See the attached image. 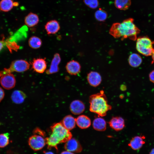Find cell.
I'll list each match as a JSON object with an SVG mask.
<instances>
[{
  "label": "cell",
  "instance_id": "obj_1",
  "mask_svg": "<svg viewBox=\"0 0 154 154\" xmlns=\"http://www.w3.org/2000/svg\"><path fill=\"white\" fill-rule=\"evenodd\" d=\"M140 30L134 23V20L129 18L123 20L121 23H114L112 25L109 31L110 34L116 38L121 39L128 38L135 40Z\"/></svg>",
  "mask_w": 154,
  "mask_h": 154
},
{
  "label": "cell",
  "instance_id": "obj_2",
  "mask_svg": "<svg viewBox=\"0 0 154 154\" xmlns=\"http://www.w3.org/2000/svg\"><path fill=\"white\" fill-rule=\"evenodd\" d=\"M50 128L51 134L49 137L46 138V144L49 149L55 148L57 149L58 144L65 143L72 137L71 133L61 123L54 124Z\"/></svg>",
  "mask_w": 154,
  "mask_h": 154
},
{
  "label": "cell",
  "instance_id": "obj_3",
  "mask_svg": "<svg viewBox=\"0 0 154 154\" xmlns=\"http://www.w3.org/2000/svg\"><path fill=\"white\" fill-rule=\"evenodd\" d=\"M90 110L101 116H106L111 110L112 106L108 104L107 98L103 90L91 95L89 98Z\"/></svg>",
  "mask_w": 154,
  "mask_h": 154
},
{
  "label": "cell",
  "instance_id": "obj_4",
  "mask_svg": "<svg viewBox=\"0 0 154 154\" xmlns=\"http://www.w3.org/2000/svg\"><path fill=\"white\" fill-rule=\"evenodd\" d=\"M154 42L149 37L143 36L137 39L136 47L137 51L145 56L151 55L154 49Z\"/></svg>",
  "mask_w": 154,
  "mask_h": 154
},
{
  "label": "cell",
  "instance_id": "obj_5",
  "mask_svg": "<svg viewBox=\"0 0 154 154\" xmlns=\"http://www.w3.org/2000/svg\"><path fill=\"white\" fill-rule=\"evenodd\" d=\"M30 64L27 61L23 60H16L12 62L10 67L0 71V77L3 75L13 72H22L29 69Z\"/></svg>",
  "mask_w": 154,
  "mask_h": 154
},
{
  "label": "cell",
  "instance_id": "obj_6",
  "mask_svg": "<svg viewBox=\"0 0 154 154\" xmlns=\"http://www.w3.org/2000/svg\"><path fill=\"white\" fill-rule=\"evenodd\" d=\"M36 132L37 134L30 137L29 139V144L30 147L34 151H38L42 149L46 144V138L44 137V134L41 131L38 130Z\"/></svg>",
  "mask_w": 154,
  "mask_h": 154
},
{
  "label": "cell",
  "instance_id": "obj_7",
  "mask_svg": "<svg viewBox=\"0 0 154 154\" xmlns=\"http://www.w3.org/2000/svg\"><path fill=\"white\" fill-rule=\"evenodd\" d=\"M0 82L4 88L10 90L15 87L16 79L13 74L11 73H7L0 77Z\"/></svg>",
  "mask_w": 154,
  "mask_h": 154
},
{
  "label": "cell",
  "instance_id": "obj_8",
  "mask_svg": "<svg viewBox=\"0 0 154 154\" xmlns=\"http://www.w3.org/2000/svg\"><path fill=\"white\" fill-rule=\"evenodd\" d=\"M65 143L64 148L66 151L73 153H79L82 150L81 144L75 138L72 137Z\"/></svg>",
  "mask_w": 154,
  "mask_h": 154
},
{
  "label": "cell",
  "instance_id": "obj_9",
  "mask_svg": "<svg viewBox=\"0 0 154 154\" xmlns=\"http://www.w3.org/2000/svg\"><path fill=\"white\" fill-rule=\"evenodd\" d=\"M32 67L34 70L39 73H42L47 67V63L45 59L34 58L32 62Z\"/></svg>",
  "mask_w": 154,
  "mask_h": 154
},
{
  "label": "cell",
  "instance_id": "obj_10",
  "mask_svg": "<svg viewBox=\"0 0 154 154\" xmlns=\"http://www.w3.org/2000/svg\"><path fill=\"white\" fill-rule=\"evenodd\" d=\"M81 67L77 61L72 60L68 62L66 66L67 72L71 75H76L80 72Z\"/></svg>",
  "mask_w": 154,
  "mask_h": 154
},
{
  "label": "cell",
  "instance_id": "obj_11",
  "mask_svg": "<svg viewBox=\"0 0 154 154\" xmlns=\"http://www.w3.org/2000/svg\"><path fill=\"white\" fill-rule=\"evenodd\" d=\"M60 61L61 58L60 54L58 53L55 54L52 59L49 68L46 71V74H50L58 72L59 70L58 65Z\"/></svg>",
  "mask_w": 154,
  "mask_h": 154
},
{
  "label": "cell",
  "instance_id": "obj_12",
  "mask_svg": "<svg viewBox=\"0 0 154 154\" xmlns=\"http://www.w3.org/2000/svg\"><path fill=\"white\" fill-rule=\"evenodd\" d=\"M70 108L71 112L76 115L80 114L83 113L85 109V106L81 101L76 100L70 104Z\"/></svg>",
  "mask_w": 154,
  "mask_h": 154
},
{
  "label": "cell",
  "instance_id": "obj_13",
  "mask_svg": "<svg viewBox=\"0 0 154 154\" xmlns=\"http://www.w3.org/2000/svg\"><path fill=\"white\" fill-rule=\"evenodd\" d=\"M109 124L112 128L116 131L122 130L125 126L124 120L120 117H113L109 121Z\"/></svg>",
  "mask_w": 154,
  "mask_h": 154
},
{
  "label": "cell",
  "instance_id": "obj_14",
  "mask_svg": "<svg viewBox=\"0 0 154 154\" xmlns=\"http://www.w3.org/2000/svg\"><path fill=\"white\" fill-rule=\"evenodd\" d=\"M87 79L89 84L93 87L99 86L102 81V77L100 74L95 71H91L87 75Z\"/></svg>",
  "mask_w": 154,
  "mask_h": 154
},
{
  "label": "cell",
  "instance_id": "obj_15",
  "mask_svg": "<svg viewBox=\"0 0 154 154\" xmlns=\"http://www.w3.org/2000/svg\"><path fill=\"white\" fill-rule=\"evenodd\" d=\"M45 29L48 35L54 34L60 30V25L56 20H52L48 21L44 26Z\"/></svg>",
  "mask_w": 154,
  "mask_h": 154
},
{
  "label": "cell",
  "instance_id": "obj_16",
  "mask_svg": "<svg viewBox=\"0 0 154 154\" xmlns=\"http://www.w3.org/2000/svg\"><path fill=\"white\" fill-rule=\"evenodd\" d=\"M145 138L144 135L135 136L131 139L128 145L134 150H138L145 143L144 140Z\"/></svg>",
  "mask_w": 154,
  "mask_h": 154
},
{
  "label": "cell",
  "instance_id": "obj_17",
  "mask_svg": "<svg viewBox=\"0 0 154 154\" xmlns=\"http://www.w3.org/2000/svg\"><path fill=\"white\" fill-rule=\"evenodd\" d=\"M76 123L82 129H86L91 125V121L90 118L85 115H81L76 118Z\"/></svg>",
  "mask_w": 154,
  "mask_h": 154
},
{
  "label": "cell",
  "instance_id": "obj_18",
  "mask_svg": "<svg viewBox=\"0 0 154 154\" xmlns=\"http://www.w3.org/2000/svg\"><path fill=\"white\" fill-rule=\"evenodd\" d=\"M39 21L38 16L36 14L30 13L25 17V23L27 26L31 27L37 25Z\"/></svg>",
  "mask_w": 154,
  "mask_h": 154
},
{
  "label": "cell",
  "instance_id": "obj_19",
  "mask_svg": "<svg viewBox=\"0 0 154 154\" xmlns=\"http://www.w3.org/2000/svg\"><path fill=\"white\" fill-rule=\"evenodd\" d=\"M61 123L66 129L70 131L75 127L76 118L71 115H68L64 118Z\"/></svg>",
  "mask_w": 154,
  "mask_h": 154
},
{
  "label": "cell",
  "instance_id": "obj_20",
  "mask_svg": "<svg viewBox=\"0 0 154 154\" xmlns=\"http://www.w3.org/2000/svg\"><path fill=\"white\" fill-rule=\"evenodd\" d=\"M92 126L94 129L96 130L104 131L106 129V122L105 120L102 117H97L93 120Z\"/></svg>",
  "mask_w": 154,
  "mask_h": 154
},
{
  "label": "cell",
  "instance_id": "obj_21",
  "mask_svg": "<svg viewBox=\"0 0 154 154\" xmlns=\"http://www.w3.org/2000/svg\"><path fill=\"white\" fill-rule=\"evenodd\" d=\"M26 95L23 92L19 90L14 91L12 93L11 99L13 102L17 104L22 103L25 100Z\"/></svg>",
  "mask_w": 154,
  "mask_h": 154
},
{
  "label": "cell",
  "instance_id": "obj_22",
  "mask_svg": "<svg viewBox=\"0 0 154 154\" xmlns=\"http://www.w3.org/2000/svg\"><path fill=\"white\" fill-rule=\"evenodd\" d=\"M17 2L12 0H1L0 1V10L4 12H8L11 10L13 6L18 5Z\"/></svg>",
  "mask_w": 154,
  "mask_h": 154
},
{
  "label": "cell",
  "instance_id": "obj_23",
  "mask_svg": "<svg viewBox=\"0 0 154 154\" xmlns=\"http://www.w3.org/2000/svg\"><path fill=\"white\" fill-rule=\"evenodd\" d=\"M128 62L129 65L133 67H137L139 66L142 62V59L138 54L133 53L130 55L128 58Z\"/></svg>",
  "mask_w": 154,
  "mask_h": 154
},
{
  "label": "cell",
  "instance_id": "obj_24",
  "mask_svg": "<svg viewBox=\"0 0 154 154\" xmlns=\"http://www.w3.org/2000/svg\"><path fill=\"white\" fill-rule=\"evenodd\" d=\"M115 7L118 9L122 10L127 9L131 4V0H115Z\"/></svg>",
  "mask_w": 154,
  "mask_h": 154
},
{
  "label": "cell",
  "instance_id": "obj_25",
  "mask_svg": "<svg viewBox=\"0 0 154 154\" xmlns=\"http://www.w3.org/2000/svg\"><path fill=\"white\" fill-rule=\"evenodd\" d=\"M28 43L29 45L31 48L37 49L40 47L42 44V41L39 37L33 36L29 39Z\"/></svg>",
  "mask_w": 154,
  "mask_h": 154
},
{
  "label": "cell",
  "instance_id": "obj_26",
  "mask_svg": "<svg viewBox=\"0 0 154 154\" xmlns=\"http://www.w3.org/2000/svg\"><path fill=\"white\" fill-rule=\"evenodd\" d=\"M94 16L96 19L98 21H104L107 19L108 14L106 11L100 8L95 12Z\"/></svg>",
  "mask_w": 154,
  "mask_h": 154
},
{
  "label": "cell",
  "instance_id": "obj_27",
  "mask_svg": "<svg viewBox=\"0 0 154 154\" xmlns=\"http://www.w3.org/2000/svg\"><path fill=\"white\" fill-rule=\"evenodd\" d=\"M9 143V135L7 133L0 134V147H4Z\"/></svg>",
  "mask_w": 154,
  "mask_h": 154
},
{
  "label": "cell",
  "instance_id": "obj_28",
  "mask_svg": "<svg viewBox=\"0 0 154 154\" xmlns=\"http://www.w3.org/2000/svg\"><path fill=\"white\" fill-rule=\"evenodd\" d=\"M85 4L92 9L96 8L99 5L98 0H84Z\"/></svg>",
  "mask_w": 154,
  "mask_h": 154
},
{
  "label": "cell",
  "instance_id": "obj_29",
  "mask_svg": "<svg viewBox=\"0 0 154 154\" xmlns=\"http://www.w3.org/2000/svg\"><path fill=\"white\" fill-rule=\"evenodd\" d=\"M149 78L150 81L154 83V70L152 71L149 73Z\"/></svg>",
  "mask_w": 154,
  "mask_h": 154
},
{
  "label": "cell",
  "instance_id": "obj_30",
  "mask_svg": "<svg viewBox=\"0 0 154 154\" xmlns=\"http://www.w3.org/2000/svg\"><path fill=\"white\" fill-rule=\"evenodd\" d=\"M5 96V93L3 90L0 87V102L3 99Z\"/></svg>",
  "mask_w": 154,
  "mask_h": 154
},
{
  "label": "cell",
  "instance_id": "obj_31",
  "mask_svg": "<svg viewBox=\"0 0 154 154\" xmlns=\"http://www.w3.org/2000/svg\"><path fill=\"white\" fill-rule=\"evenodd\" d=\"M5 44V42L3 40H0V51L2 50Z\"/></svg>",
  "mask_w": 154,
  "mask_h": 154
},
{
  "label": "cell",
  "instance_id": "obj_32",
  "mask_svg": "<svg viewBox=\"0 0 154 154\" xmlns=\"http://www.w3.org/2000/svg\"><path fill=\"white\" fill-rule=\"evenodd\" d=\"M60 154H74L72 152L66 150L61 152Z\"/></svg>",
  "mask_w": 154,
  "mask_h": 154
},
{
  "label": "cell",
  "instance_id": "obj_33",
  "mask_svg": "<svg viewBox=\"0 0 154 154\" xmlns=\"http://www.w3.org/2000/svg\"><path fill=\"white\" fill-rule=\"evenodd\" d=\"M151 56H152V58L153 60V62H154V49L153 51Z\"/></svg>",
  "mask_w": 154,
  "mask_h": 154
},
{
  "label": "cell",
  "instance_id": "obj_34",
  "mask_svg": "<svg viewBox=\"0 0 154 154\" xmlns=\"http://www.w3.org/2000/svg\"><path fill=\"white\" fill-rule=\"evenodd\" d=\"M44 154H54L51 151L46 152Z\"/></svg>",
  "mask_w": 154,
  "mask_h": 154
},
{
  "label": "cell",
  "instance_id": "obj_35",
  "mask_svg": "<svg viewBox=\"0 0 154 154\" xmlns=\"http://www.w3.org/2000/svg\"><path fill=\"white\" fill-rule=\"evenodd\" d=\"M149 154H154V148L151 150L149 153Z\"/></svg>",
  "mask_w": 154,
  "mask_h": 154
},
{
  "label": "cell",
  "instance_id": "obj_36",
  "mask_svg": "<svg viewBox=\"0 0 154 154\" xmlns=\"http://www.w3.org/2000/svg\"><path fill=\"white\" fill-rule=\"evenodd\" d=\"M123 86H121V90H125V88H125V86H123Z\"/></svg>",
  "mask_w": 154,
  "mask_h": 154
},
{
  "label": "cell",
  "instance_id": "obj_37",
  "mask_svg": "<svg viewBox=\"0 0 154 154\" xmlns=\"http://www.w3.org/2000/svg\"></svg>",
  "mask_w": 154,
  "mask_h": 154
}]
</instances>
